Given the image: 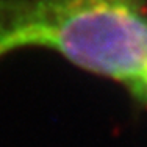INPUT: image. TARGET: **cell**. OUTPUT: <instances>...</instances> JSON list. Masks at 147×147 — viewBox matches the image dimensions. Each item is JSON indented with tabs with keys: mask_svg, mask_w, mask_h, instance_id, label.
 Returning <instances> with one entry per match:
<instances>
[{
	"mask_svg": "<svg viewBox=\"0 0 147 147\" xmlns=\"http://www.w3.org/2000/svg\"><path fill=\"white\" fill-rule=\"evenodd\" d=\"M25 49L128 89L147 74V0H0V61Z\"/></svg>",
	"mask_w": 147,
	"mask_h": 147,
	"instance_id": "1",
	"label": "cell"
},
{
	"mask_svg": "<svg viewBox=\"0 0 147 147\" xmlns=\"http://www.w3.org/2000/svg\"><path fill=\"white\" fill-rule=\"evenodd\" d=\"M128 92H130L136 107L147 108V74L138 83H135L133 86L128 88Z\"/></svg>",
	"mask_w": 147,
	"mask_h": 147,
	"instance_id": "2",
	"label": "cell"
}]
</instances>
